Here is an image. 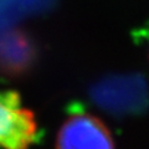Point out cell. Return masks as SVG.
<instances>
[{
    "instance_id": "cell-1",
    "label": "cell",
    "mask_w": 149,
    "mask_h": 149,
    "mask_svg": "<svg viewBox=\"0 0 149 149\" xmlns=\"http://www.w3.org/2000/svg\"><path fill=\"white\" fill-rule=\"evenodd\" d=\"M36 137V118L19 93L0 91V149H30Z\"/></svg>"
},
{
    "instance_id": "cell-2",
    "label": "cell",
    "mask_w": 149,
    "mask_h": 149,
    "mask_svg": "<svg viewBox=\"0 0 149 149\" xmlns=\"http://www.w3.org/2000/svg\"><path fill=\"white\" fill-rule=\"evenodd\" d=\"M55 149H116V142L101 118L88 112H76L58 128Z\"/></svg>"
}]
</instances>
